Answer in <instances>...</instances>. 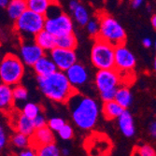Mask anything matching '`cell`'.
<instances>
[{"instance_id":"1","label":"cell","mask_w":156,"mask_h":156,"mask_svg":"<svg viewBox=\"0 0 156 156\" xmlns=\"http://www.w3.org/2000/svg\"><path fill=\"white\" fill-rule=\"evenodd\" d=\"M74 123L81 130L89 131L95 126L99 118V106L94 98L79 93L66 102Z\"/></svg>"},{"instance_id":"2","label":"cell","mask_w":156,"mask_h":156,"mask_svg":"<svg viewBox=\"0 0 156 156\" xmlns=\"http://www.w3.org/2000/svg\"><path fill=\"white\" fill-rule=\"evenodd\" d=\"M40 92L53 102L66 104L77 90L70 84L64 71L56 70L45 77H37Z\"/></svg>"},{"instance_id":"3","label":"cell","mask_w":156,"mask_h":156,"mask_svg":"<svg viewBox=\"0 0 156 156\" xmlns=\"http://www.w3.org/2000/svg\"><path fill=\"white\" fill-rule=\"evenodd\" d=\"M44 29L57 37L73 33L74 23L71 17L61 10L59 3H54L45 14Z\"/></svg>"},{"instance_id":"4","label":"cell","mask_w":156,"mask_h":156,"mask_svg":"<svg viewBox=\"0 0 156 156\" xmlns=\"http://www.w3.org/2000/svg\"><path fill=\"white\" fill-rule=\"evenodd\" d=\"M44 23L45 15L27 9L14 21V28L22 39H29L44 29Z\"/></svg>"},{"instance_id":"5","label":"cell","mask_w":156,"mask_h":156,"mask_svg":"<svg viewBox=\"0 0 156 156\" xmlns=\"http://www.w3.org/2000/svg\"><path fill=\"white\" fill-rule=\"evenodd\" d=\"M98 19L99 34L97 37L102 38L114 47L125 43V30L115 18L106 12H102L98 15Z\"/></svg>"},{"instance_id":"6","label":"cell","mask_w":156,"mask_h":156,"mask_svg":"<svg viewBox=\"0 0 156 156\" xmlns=\"http://www.w3.org/2000/svg\"><path fill=\"white\" fill-rule=\"evenodd\" d=\"M24 64L19 56L8 53L0 61V81L9 86L19 84L24 75Z\"/></svg>"},{"instance_id":"7","label":"cell","mask_w":156,"mask_h":156,"mask_svg":"<svg viewBox=\"0 0 156 156\" xmlns=\"http://www.w3.org/2000/svg\"><path fill=\"white\" fill-rule=\"evenodd\" d=\"M115 47L100 37H95L91 50V62L97 69L114 68Z\"/></svg>"},{"instance_id":"8","label":"cell","mask_w":156,"mask_h":156,"mask_svg":"<svg viewBox=\"0 0 156 156\" xmlns=\"http://www.w3.org/2000/svg\"><path fill=\"white\" fill-rule=\"evenodd\" d=\"M136 57L133 52L124 44L115 47L114 51V68L120 73L122 82L128 76H134L136 66Z\"/></svg>"},{"instance_id":"9","label":"cell","mask_w":156,"mask_h":156,"mask_svg":"<svg viewBox=\"0 0 156 156\" xmlns=\"http://www.w3.org/2000/svg\"><path fill=\"white\" fill-rule=\"evenodd\" d=\"M94 83L99 92L117 89L122 82L120 73L115 68L98 69L94 77Z\"/></svg>"},{"instance_id":"10","label":"cell","mask_w":156,"mask_h":156,"mask_svg":"<svg viewBox=\"0 0 156 156\" xmlns=\"http://www.w3.org/2000/svg\"><path fill=\"white\" fill-rule=\"evenodd\" d=\"M44 54L45 51L36 43L33 38L22 39L20 45V58L24 66H32Z\"/></svg>"},{"instance_id":"11","label":"cell","mask_w":156,"mask_h":156,"mask_svg":"<svg viewBox=\"0 0 156 156\" xmlns=\"http://www.w3.org/2000/svg\"><path fill=\"white\" fill-rule=\"evenodd\" d=\"M49 56L57 67V70L64 72L78 60L74 50L62 49L59 47H55L49 51Z\"/></svg>"},{"instance_id":"12","label":"cell","mask_w":156,"mask_h":156,"mask_svg":"<svg viewBox=\"0 0 156 156\" xmlns=\"http://www.w3.org/2000/svg\"><path fill=\"white\" fill-rule=\"evenodd\" d=\"M65 74L70 84L76 90L86 84L89 80V74L86 67L78 62L68 67L65 71Z\"/></svg>"},{"instance_id":"13","label":"cell","mask_w":156,"mask_h":156,"mask_svg":"<svg viewBox=\"0 0 156 156\" xmlns=\"http://www.w3.org/2000/svg\"><path fill=\"white\" fill-rule=\"evenodd\" d=\"M10 114V122L13 130L15 132H19L22 134H24L28 136H31V135L35 131V126L33 120L26 117L24 114H23L22 111L15 112L14 109L9 113Z\"/></svg>"},{"instance_id":"14","label":"cell","mask_w":156,"mask_h":156,"mask_svg":"<svg viewBox=\"0 0 156 156\" xmlns=\"http://www.w3.org/2000/svg\"><path fill=\"white\" fill-rule=\"evenodd\" d=\"M51 142H54V136L53 132L48 126L35 129L34 133L30 136V146L35 149Z\"/></svg>"},{"instance_id":"15","label":"cell","mask_w":156,"mask_h":156,"mask_svg":"<svg viewBox=\"0 0 156 156\" xmlns=\"http://www.w3.org/2000/svg\"><path fill=\"white\" fill-rule=\"evenodd\" d=\"M12 86L0 82V112L9 114L14 109Z\"/></svg>"},{"instance_id":"16","label":"cell","mask_w":156,"mask_h":156,"mask_svg":"<svg viewBox=\"0 0 156 156\" xmlns=\"http://www.w3.org/2000/svg\"><path fill=\"white\" fill-rule=\"evenodd\" d=\"M32 67L37 77H45L51 75V73L55 72L57 70V67L54 65L53 61L46 53L43 56H41L32 66Z\"/></svg>"},{"instance_id":"17","label":"cell","mask_w":156,"mask_h":156,"mask_svg":"<svg viewBox=\"0 0 156 156\" xmlns=\"http://www.w3.org/2000/svg\"><path fill=\"white\" fill-rule=\"evenodd\" d=\"M117 120L118 126L122 135L126 137H132L136 133V128L131 113L124 109L123 112L117 118Z\"/></svg>"},{"instance_id":"18","label":"cell","mask_w":156,"mask_h":156,"mask_svg":"<svg viewBox=\"0 0 156 156\" xmlns=\"http://www.w3.org/2000/svg\"><path fill=\"white\" fill-rule=\"evenodd\" d=\"M33 39L45 52H49L56 47V37L45 29L38 32Z\"/></svg>"},{"instance_id":"19","label":"cell","mask_w":156,"mask_h":156,"mask_svg":"<svg viewBox=\"0 0 156 156\" xmlns=\"http://www.w3.org/2000/svg\"><path fill=\"white\" fill-rule=\"evenodd\" d=\"M125 108H123L115 100L107 101L103 103L102 106V114L104 118L108 121H112L117 119Z\"/></svg>"},{"instance_id":"20","label":"cell","mask_w":156,"mask_h":156,"mask_svg":"<svg viewBox=\"0 0 156 156\" xmlns=\"http://www.w3.org/2000/svg\"><path fill=\"white\" fill-rule=\"evenodd\" d=\"M114 100L119 103L123 108H128L133 102V95L130 89L126 85H120L116 89Z\"/></svg>"},{"instance_id":"21","label":"cell","mask_w":156,"mask_h":156,"mask_svg":"<svg viewBox=\"0 0 156 156\" xmlns=\"http://www.w3.org/2000/svg\"><path fill=\"white\" fill-rule=\"evenodd\" d=\"M6 9L9 17L15 21L24 10L27 9V7L25 0H9Z\"/></svg>"},{"instance_id":"22","label":"cell","mask_w":156,"mask_h":156,"mask_svg":"<svg viewBox=\"0 0 156 156\" xmlns=\"http://www.w3.org/2000/svg\"><path fill=\"white\" fill-rule=\"evenodd\" d=\"M25 2L28 9L43 14V15L47 13L52 4L56 3L54 0H25Z\"/></svg>"},{"instance_id":"23","label":"cell","mask_w":156,"mask_h":156,"mask_svg":"<svg viewBox=\"0 0 156 156\" xmlns=\"http://www.w3.org/2000/svg\"><path fill=\"white\" fill-rule=\"evenodd\" d=\"M78 45V40L73 33L63 35L56 37V47L62 49L75 50Z\"/></svg>"},{"instance_id":"24","label":"cell","mask_w":156,"mask_h":156,"mask_svg":"<svg viewBox=\"0 0 156 156\" xmlns=\"http://www.w3.org/2000/svg\"><path fill=\"white\" fill-rule=\"evenodd\" d=\"M71 12L73 14L75 21L80 26H85V24L90 20V14L88 9L81 4H79Z\"/></svg>"},{"instance_id":"25","label":"cell","mask_w":156,"mask_h":156,"mask_svg":"<svg viewBox=\"0 0 156 156\" xmlns=\"http://www.w3.org/2000/svg\"><path fill=\"white\" fill-rule=\"evenodd\" d=\"M10 143L14 148L19 150L27 148L30 146V136L19 132H15L11 136Z\"/></svg>"},{"instance_id":"26","label":"cell","mask_w":156,"mask_h":156,"mask_svg":"<svg viewBox=\"0 0 156 156\" xmlns=\"http://www.w3.org/2000/svg\"><path fill=\"white\" fill-rule=\"evenodd\" d=\"M37 155L38 156H59L61 155L59 147L54 142L42 145L36 149Z\"/></svg>"},{"instance_id":"27","label":"cell","mask_w":156,"mask_h":156,"mask_svg":"<svg viewBox=\"0 0 156 156\" xmlns=\"http://www.w3.org/2000/svg\"><path fill=\"white\" fill-rule=\"evenodd\" d=\"M12 94L14 99V105L16 103H23L27 100L28 98V91L27 89L19 84H16L12 86Z\"/></svg>"},{"instance_id":"28","label":"cell","mask_w":156,"mask_h":156,"mask_svg":"<svg viewBox=\"0 0 156 156\" xmlns=\"http://www.w3.org/2000/svg\"><path fill=\"white\" fill-rule=\"evenodd\" d=\"M22 113L24 114L26 117L30 118V119H34L35 117H37L38 114L41 113V107L36 103L33 102H28L25 103L23 108H22Z\"/></svg>"},{"instance_id":"29","label":"cell","mask_w":156,"mask_h":156,"mask_svg":"<svg viewBox=\"0 0 156 156\" xmlns=\"http://www.w3.org/2000/svg\"><path fill=\"white\" fill-rule=\"evenodd\" d=\"M86 27L87 33L93 37H97L99 34V19L98 16L95 18H90V20L87 22V23L85 24Z\"/></svg>"},{"instance_id":"30","label":"cell","mask_w":156,"mask_h":156,"mask_svg":"<svg viewBox=\"0 0 156 156\" xmlns=\"http://www.w3.org/2000/svg\"><path fill=\"white\" fill-rule=\"evenodd\" d=\"M134 155H139V156H155L156 155V151L155 150L148 145V144H144V145H141L138 146L136 148H135L134 150Z\"/></svg>"},{"instance_id":"31","label":"cell","mask_w":156,"mask_h":156,"mask_svg":"<svg viewBox=\"0 0 156 156\" xmlns=\"http://www.w3.org/2000/svg\"><path fill=\"white\" fill-rule=\"evenodd\" d=\"M59 137L63 140H69L71 139L74 136V130L70 124L65 123L61 128L57 131Z\"/></svg>"},{"instance_id":"32","label":"cell","mask_w":156,"mask_h":156,"mask_svg":"<svg viewBox=\"0 0 156 156\" xmlns=\"http://www.w3.org/2000/svg\"><path fill=\"white\" fill-rule=\"evenodd\" d=\"M65 123V120L60 117H52L47 121V126L52 132H57Z\"/></svg>"},{"instance_id":"33","label":"cell","mask_w":156,"mask_h":156,"mask_svg":"<svg viewBox=\"0 0 156 156\" xmlns=\"http://www.w3.org/2000/svg\"><path fill=\"white\" fill-rule=\"evenodd\" d=\"M115 93H116V89L108 90V91H105V92H101V93H100L101 100H102L103 102H107V101L114 100Z\"/></svg>"},{"instance_id":"34","label":"cell","mask_w":156,"mask_h":156,"mask_svg":"<svg viewBox=\"0 0 156 156\" xmlns=\"http://www.w3.org/2000/svg\"><path fill=\"white\" fill-rule=\"evenodd\" d=\"M8 144V136L4 127L0 124V151H2Z\"/></svg>"},{"instance_id":"35","label":"cell","mask_w":156,"mask_h":156,"mask_svg":"<svg viewBox=\"0 0 156 156\" xmlns=\"http://www.w3.org/2000/svg\"><path fill=\"white\" fill-rule=\"evenodd\" d=\"M33 122H34V126L35 128H41V127H44V126H47V121H46V118L41 114H38L37 117H35L33 119Z\"/></svg>"},{"instance_id":"36","label":"cell","mask_w":156,"mask_h":156,"mask_svg":"<svg viewBox=\"0 0 156 156\" xmlns=\"http://www.w3.org/2000/svg\"><path fill=\"white\" fill-rule=\"evenodd\" d=\"M20 156H35L37 155V151L35 148H33L32 146L27 147L24 149H22L21 151L18 153Z\"/></svg>"},{"instance_id":"37","label":"cell","mask_w":156,"mask_h":156,"mask_svg":"<svg viewBox=\"0 0 156 156\" xmlns=\"http://www.w3.org/2000/svg\"><path fill=\"white\" fill-rule=\"evenodd\" d=\"M149 133H150V135L153 138L156 139V122H154L150 124V126H149Z\"/></svg>"},{"instance_id":"38","label":"cell","mask_w":156,"mask_h":156,"mask_svg":"<svg viewBox=\"0 0 156 156\" xmlns=\"http://www.w3.org/2000/svg\"><path fill=\"white\" fill-rule=\"evenodd\" d=\"M79 4H80V2L78 1V0H70L69 3H68V8L70 9V11H72Z\"/></svg>"},{"instance_id":"39","label":"cell","mask_w":156,"mask_h":156,"mask_svg":"<svg viewBox=\"0 0 156 156\" xmlns=\"http://www.w3.org/2000/svg\"><path fill=\"white\" fill-rule=\"evenodd\" d=\"M143 3V0H131V5L134 9L139 8Z\"/></svg>"},{"instance_id":"40","label":"cell","mask_w":156,"mask_h":156,"mask_svg":"<svg viewBox=\"0 0 156 156\" xmlns=\"http://www.w3.org/2000/svg\"><path fill=\"white\" fill-rule=\"evenodd\" d=\"M142 44H143V46H144L145 48H150V47L152 45V41H151V38L145 37V38L143 39V41H142Z\"/></svg>"},{"instance_id":"41","label":"cell","mask_w":156,"mask_h":156,"mask_svg":"<svg viewBox=\"0 0 156 156\" xmlns=\"http://www.w3.org/2000/svg\"><path fill=\"white\" fill-rule=\"evenodd\" d=\"M151 23L152 27L154 28V30H156V14L152 15V17H151Z\"/></svg>"},{"instance_id":"42","label":"cell","mask_w":156,"mask_h":156,"mask_svg":"<svg viewBox=\"0 0 156 156\" xmlns=\"http://www.w3.org/2000/svg\"><path fill=\"white\" fill-rule=\"evenodd\" d=\"M9 0H0V8H6Z\"/></svg>"},{"instance_id":"43","label":"cell","mask_w":156,"mask_h":156,"mask_svg":"<svg viewBox=\"0 0 156 156\" xmlns=\"http://www.w3.org/2000/svg\"><path fill=\"white\" fill-rule=\"evenodd\" d=\"M60 152H61L62 155H65V156H66V155H68L70 153V151H69V150L67 148H63L62 150H60Z\"/></svg>"},{"instance_id":"44","label":"cell","mask_w":156,"mask_h":156,"mask_svg":"<svg viewBox=\"0 0 156 156\" xmlns=\"http://www.w3.org/2000/svg\"><path fill=\"white\" fill-rule=\"evenodd\" d=\"M54 1H55L56 3H59V2L61 1V0H54Z\"/></svg>"},{"instance_id":"45","label":"cell","mask_w":156,"mask_h":156,"mask_svg":"<svg viewBox=\"0 0 156 156\" xmlns=\"http://www.w3.org/2000/svg\"><path fill=\"white\" fill-rule=\"evenodd\" d=\"M154 69H155V71H156V62H154Z\"/></svg>"},{"instance_id":"46","label":"cell","mask_w":156,"mask_h":156,"mask_svg":"<svg viewBox=\"0 0 156 156\" xmlns=\"http://www.w3.org/2000/svg\"><path fill=\"white\" fill-rule=\"evenodd\" d=\"M154 47H155V50H156V41L154 42Z\"/></svg>"},{"instance_id":"47","label":"cell","mask_w":156,"mask_h":156,"mask_svg":"<svg viewBox=\"0 0 156 156\" xmlns=\"http://www.w3.org/2000/svg\"><path fill=\"white\" fill-rule=\"evenodd\" d=\"M155 62H156V58H155Z\"/></svg>"}]
</instances>
